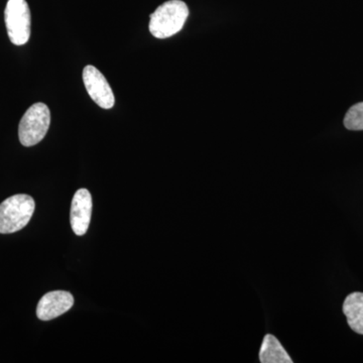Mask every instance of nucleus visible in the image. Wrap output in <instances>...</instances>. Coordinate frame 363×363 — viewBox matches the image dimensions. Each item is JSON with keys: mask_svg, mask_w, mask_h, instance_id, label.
Wrapping results in <instances>:
<instances>
[{"mask_svg": "<svg viewBox=\"0 0 363 363\" xmlns=\"http://www.w3.org/2000/svg\"><path fill=\"white\" fill-rule=\"evenodd\" d=\"M343 313L351 329L363 335V293L355 292L346 297Z\"/></svg>", "mask_w": 363, "mask_h": 363, "instance_id": "6e6552de", "label": "nucleus"}, {"mask_svg": "<svg viewBox=\"0 0 363 363\" xmlns=\"http://www.w3.org/2000/svg\"><path fill=\"white\" fill-rule=\"evenodd\" d=\"M92 196L87 189H79L71 204V227L78 236L85 235L92 216Z\"/></svg>", "mask_w": 363, "mask_h": 363, "instance_id": "423d86ee", "label": "nucleus"}, {"mask_svg": "<svg viewBox=\"0 0 363 363\" xmlns=\"http://www.w3.org/2000/svg\"><path fill=\"white\" fill-rule=\"evenodd\" d=\"M51 123V112L45 104H35L26 111L18 126L21 145L33 147L44 140Z\"/></svg>", "mask_w": 363, "mask_h": 363, "instance_id": "7ed1b4c3", "label": "nucleus"}, {"mask_svg": "<svg viewBox=\"0 0 363 363\" xmlns=\"http://www.w3.org/2000/svg\"><path fill=\"white\" fill-rule=\"evenodd\" d=\"M6 26L9 40L16 45H26L30 37V11L26 0H9L6 11Z\"/></svg>", "mask_w": 363, "mask_h": 363, "instance_id": "20e7f679", "label": "nucleus"}, {"mask_svg": "<svg viewBox=\"0 0 363 363\" xmlns=\"http://www.w3.org/2000/svg\"><path fill=\"white\" fill-rule=\"evenodd\" d=\"M189 16L187 4L182 0H169L150 14V32L157 39H168L180 32Z\"/></svg>", "mask_w": 363, "mask_h": 363, "instance_id": "f257e3e1", "label": "nucleus"}, {"mask_svg": "<svg viewBox=\"0 0 363 363\" xmlns=\"http://www.w3.org/2000/svg\"><path fill=\"white\" fill-rule=\"evenodd\" d=\"M262 363H293V359L283 347L278 338L271 334L264 336L259 351Z\"/></svg>", "mask_w": 363, "mask_h": 363, "instance_id": "1a4fd4ad", "label": "nucleus"}, {"mask_svg": "<svg viewBox=\"0 0 363 363\" xmlns=\"http://www.w3.org/2000/svg\"><path fill=\"white\" fill-rule=\"evenodd\" d=\"M344 126L350 130H363V102L353 105L344 117Z\"/></svg>", "mask_w": 363, "mask_h": 363, "instance_id": "9d476101", "label": "nucleus"}, {"mask_svg": "<svg viewBox=\"0 0 363 363\" xmlns=\"http://www.w3.org/2000/svg\"><path fill=\"white\" fill-rule=\"evenodd\" d=\"M84 82L88 94L93 101L104 109H111L116 104V97L108 81L96 67L88 65L83 70Z\"/></svg>", "mask_w": 363, "mask_h": 363, "instance_id": "39448f33", "label": "nucleus"}, {"mask_svg": "<svg viewBox=\"0 0 363 363\" xmlns=\"http://www.w3.org/2000/svg\"><path fill=\"white\" fill-rule=\"evenodd\" d=\"M35 209L30 196L18 194L7 198L0 204V233L20 231L28 225Z\"/></svg>", "mask_w": 363, "mask_h": 363, "instance_id": "f03ea898", "label": "nucleus"}, {"mask_svg": "<svg viewBox=\"0 0 363 363\" xmlns=\"http://www.w3.org/2000/svg\"><path fill=\"white\" fill-rule=\"evenodd\" d=\"M73 305V296L66 291L47 293L38 304L37 316L42 321H50L65 314Z\"/></svg>", "mask_w": 363, "mask_h": 363, "instance_id": "0eeeda50", "label": "nucleus"}]
</instances>
